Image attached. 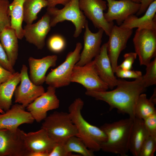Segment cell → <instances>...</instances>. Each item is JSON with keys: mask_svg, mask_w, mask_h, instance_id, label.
<instances>
[{"mask_svg": "<svg viewBox=\"0 0 156 156\" xmlns=\"http://www.w3.org/2000/svg\"><path fill=\"white\" fill-rule=\"evenodd\" d=\"M118 80L117 87L114 90L100 92L86 90L85 94L105 102L109 106L110 110L116 108L119 112L127 114L134 120L137 100L146 88L142 76L132 81Z\"/></svg>", "mask_w": 156, "mask_h": 156, "instance_id": "obj_1", "label": "cell"}, {"mask_svg": "<svg viewBox=\"0 0 156 156\" xmlns=\"http://www.w3.org/2000/svg\"><path fill=\"white\" fill-rule=\"evenodd\" d=\"M84 102L79 98L76 99L68 107V114L77 129V137L87 147L94 151L101 150V145L105 142L107 137L100 128L90 124L82 116L81 111Z\"/></svg>", "mask_w": 156, "mask_h": 156, "instance_id": "obj_2", "label": "cell"}, {"mask_svg": "<svg viewBox=\"0 0 156 156\" xmlns=\"http://www.w3.org/2000/svg\"><path fill=\"white\" fill-rule=\"evenodd\" d=\"M133 120L129 118L111 123H106L100 128L107 137L101 145V150L109 153L126 156L129 151L130 133Z\"/></svg>", "mask_w": 156, "mask_h": 156, "instance_id": "obj_3", "label": "cell"}, {"mask_svg": "<svg viewBox=\"0 0 156 156\" xmlns=\"http://www.w3.org/2000/svg\"><path fill=\"white\" fill-rule=\"evenodd\" d=\"M44 120L41 128L56 142H65L69 138L77 135L76 128L68 113L55 112Z\"/></svg>", "mask_w": 156, "mask_h": 156, "instance_id": "obj_4", "label": "cell"}, {"mask_svg": "<svg viewBox=\"0 0 156 156\" xmlns=\"http://www.w3.org/2000/svg\"><path fill=\"white\" fill-rule=\"evenodd\" d=\"M46 12L50 16L51 27L65 21L72 22L75 27L73 36L75 38L79 36L88 21L86 16L79 8V0H71L61 9L55 7H47Z\"/></svg>", "mask_w": 156, "mask_h": 156, "instance_id": "obj_5", "label": "cell"}, {"mask_svg": "<svg viewBox=\"0 0 156 156\" xmlns=\"http://www.w3.org/2000/svg\"><path fill=\"white\" fill-rule=\"evenodd\" d=\"M82 48L81 43L77 42L74 50L67 54L65 61L48 73L46 77L45 83L56 88L69 85L71 83L73 67L79 60Z\"/></svg>", "mask_w": 156, "mask_h": 156, "instance_id": "obj_6", "label": "cell"}, {"mask_svg": "<svg viewBox=\"0 0 156 156\" xmlns=\"http://www.w3.org/2000/svg\"><path fill=\"white\" fill-rule=\"evenodd\" d=\"M135 53L141 65L146 66L156 55V30L137 29L133 39Z\"/></svg>", "mask_w": 156, "mask_h": 156, "instance_id": "obj_7", "label": "cell"}, {"mask_svg": "<svg viewBox=\"0 0 156 156\" xmlns=\"http://www.w3.org/2000/svg\"><path fill=\"white\" fill-rule=\"evenodd\" d=\"M24 131L19 128L0 129V156H29L23 138Z\"/></svg>", "mask_w": 156, "mask_h": 156, "instance_id": "obj_8", "label": "cell"}, {"mask_svg": "<svg viewBox=\"0 0 156 156\" xmlns=\"http://www.w3.org/2000/svg\"><path fill=\"white\" fill-rule=\"evenodd\" d=\"M71 82L81 84L88 91H103L109 88L99 76L93 60L83 66L75 65L71 74Z\"/></svg>", "mask_w": 156, "mask_h": 156, "instance_id": "obj_9", "label": "cell"}, {"mask_svg": "<svg viewBox=\"0 0 156 156\" xmlns=\"http://www.w3.org/2000/svg\"><path fill=\"white\" fill-rule=\"evenodd\" d=\"M79 3L80 10L94 27L102 29L109 36L114 25V22H108L104 17V11L107 8L106 1L103 0H79Z\"/></svg>", "mask_w": 156, "mask_h": 156, "instance_id": "obj_10", "label": "cell"}, {"mask_svg": "<svg viewBox=\"0 0 156 156\" xmlns=\"http://www.w3.org/2000/svg\"><path fill=\"white\" fill-rule=\"evenodd\" d=\"M20 73V84L16 87L14 92V102L26 107L45 92L42 85H36L31 81L26 65H22Z\"/></svg>", "mask_w": 156, "mask_h": 156, "instance_id": "obj_11", "label": "cell"}, {"mask_svg": "<svg viewBox=\"0 0 156 156\" xmlns=\"http://www.w3.org/2000/svg\"><path fill=\"white\" fill-rule=\"evenodd\" d=\"M56 88L49 86L47 90L37 98L26 108L38 122L44 120L49 111L60 106V101L56 94Z\"/></svg>", "mask_w": 156, "mask_h": 156, "instance_id": "obj_12", "label": "cell"}, {"mask_svg": "<svg viewBox=\"0 0 156 156\" xmlns=\"http://www.w3.org/2000/svg\"><path fill=\"white\" fill-rule=\"evenodd\" d=\"M133 32V29H124L114 25L112 27L106 43L108 56L114 73L119 55L126 47Z\"/></svg>", "mask_w": 156, "mask_h": 156, "instance_id": "obj_13", "label": "cell"}, {"mask_svg": "<svg viewBox=\"0 0 156 156\" xmlns=\"http://www.w3.org/2000/svg\"><path fill=\"white\" fill-rule=\"evenodd\" d=\"M108 9L104 16L108 22L115 21L120 26L129 16L136 14L140 7V3L131 0H106Z\"/></svg>", "mask_w": 156, "mask_h": 156, "instance_id": "obj_14", "label": "cell"}, {"mask_svg": "<svg viewBox=\"0 0 156 156\" xmlns=\"http://www.w3.org/2000/svg\"><path fill=\"white\" fill-rule=\"evenodd\" d=\"M50 18L46 12L37 22L26 24L24 27V37L26 41L42 49L45 44V40L51 29Z\"/></svg>", "mask_w": 156, "mask_h": 156, "instance_id": "obj_15", "label": "cell"}, {"mask_svg": "<svg viewBox=\"0 0 156 156\" xmlns=\"http://www.w3.org/2000/svg\"><path fill=\"white\" fill-rule=\"evenodd\" d=\"M26 107L16 103L3 113H0V129H16L24 124H32L34 119Z\"/></svg>", "mask_w": 156, "mask_h": 156, "instance_id": "obj_16", "label": "cell"}, {"mask_svg": "<svg viewBox=\"0 0 156 156\" xmlns=\"http://www.w3.org/2000/svg\"><path fill=\"white\" fill-rule=\"evenodd\" d=\"M83 36L84 46L80 53L79 61L75 65L83 66L90 62L99 53L102 39L104 32L102 29L93 33L90 29L87 21L85 26Z\"/></svg>", "mask_w": 156, "mask_h": 156, "instance_id": "obj_17", "label": "cell"}, {"mask_svg": "<svg viewBox=\"0 0 156 156\" xmlns=\"http://www.w3.org/2000/svg\"><path fill=\"white\" fill-rule=\"evenodd\" d=\"M93 60L99 76L109 88L112 89L116 86L118 80L114 75L108 55L106 43L101 47L99 53Z\"/></svg>", "mask_w": 156, "mask_h": 156, "instance_id": "obj_18", "label": "cell"}, {"mask_svg": "<svg viewBox=\"0 0 156 156\" xmlns=\"http://www.w3.org/2000/svg\"><path fill=\"white\" fill-rule=\"evenodd\" d=\"M57 60L56 55H49L41 59L29 57L28 60L29 77L31 81L36 85H42L45 82L47 71L50 67L56 66Z\"/></svg>", "mask_w": 156, "mask_h": 156, "instance_id": "obj_19", "label": "cell"}, {"mask_svg": "<svg viewBox=\"0 0 156 156\" xmlns=\"http://www.w3.org/2000/svg\"><path fill=\"white\" fill-rule=\"evenodd\" d=\"M23 138L30 153L44 152L49 154L56 143L42 128L35 132H24Z\"/></svg>", "mask_w": 156, "mask_h": 156, "instance_id": "obj_20", "label": "cell"}, {"mask_svg": "<svg viewBox=\"0 0 156 156\" xmlns=\"http://www.w3.org/2000/svg\"><path fill=\"white\" fill-rule=\"evenodd\" d=\"M119 26L126 29L137 28L156 30V0L149 5L142 16L138 18L135 14L131 15Z\"/></svg>", "mask_w": 156, "mask_h": 156, "instance_id": "obj_21", "label": "cell"}, {"mask_svg": "<svg viewBox=\"0 0 156 156\" xmlns=\"http://www.w3.org/2000/svg\"><path fill=\"white\" fill-rule=\"evenodd\" d=\"M149 136L143 120L135 117L130 133L129 151L134 156H138L142 145Z\"/></svg>", "mask_w": 156, "mask_h": 156, "instance_id": "obj_22", "label": "cell"}, {"mask_svg": "<svg viewBox=\"0 0 156 156\" xmlns=\"http://www.w3.org/2000/svg\"><path fill=\"white\" fill-rule=\"evenodd\" d=\"M18 39L15 30L10 27L4 29L0 33V42L13 67L18 57Z\"/></svg>", "mask_w": 156, "mask_h": 156, "instance_id": "obj_23", "label": "cell"}, {"mask_svg": "<svg viewBox=\"0 0 156 156\" xmlns=\"http://www.w3.org/2000/svg\"><path fill=\"white\" fill-rule=\"evenodd\" d=\"M20 81V73L15 72L10 79L0 84V108L4 111L11 107L13 96Z\"/></svg>", "mask_w": 156, "mask_h": 156, "instance_id": "obj_24", "label": "cell"}, {"mask_svg": "<svg viewBox=\"0 0 156 156\" xmlns=\"http://www.w3.org/2000/svg\"><path fill=\"white\" fill-rule=\"evenodd\" d=\"M25 0H13L10 3L9 12L10 18V27L15 30L18 39L24 37L22 27L23 21V4Z\"/></svg>", "mask_w": 156, "mask_h": 156, "instance_id": "obj_25", "label": "cell"}, {"mask_svg": "<svg viewBox=\"0 0 156 156\" xmlns=\"http://www.w3.org/2000/svg\"><path fill=\"white\" fill-rule=\"evenodd\" d=\"M46 0H25L23 4V21L26 24H32L38 18L42 9L48 6Z\"/></svg>", "mask_w": 156, "mask_h": 156, "instance_id": "obj_26", "label": "cell"}, {"mask_svg": "<svg viewBox=\"0 0 156 156\" xmlns=\"http://www.w3.org/2000/svg\"><path fill=\"white\" fill-rule=\"evenodd\" d=\"M155 112V105L147 98L146 94H141L135 108V117L144 120Z\"/></svg>", "mask_w": 156, "mask_h": 156, "instance_id": "obj_27", "label": "cell"}, {"mask_svg": "<svg viewBox=\"0 0 156 156\" xmlns=\"http://www.w3.org/2000/svg\"><path fill=\"white\" fill-rule=\"evenodd\" d=\"M64 146L68 152L78 153L83 156H93V151L88 149L83 142L76 136L69 138L65 142Z\"/></svg>", "mask_w": 156, "mask_h": 156, "instance_id": "obj_28", "label": "cell"}, {"mask_svg": "<svg viewBox=\"0 0 156 156\" xmlns=\"http://www.w3.org/2000/svg\"><path fill=\"white\" fill-rule=\"evenodd\" d=\"M47 45L50 51L54 53H59L65 49L66 46V42L62 36L58 34H55L49 38L47 41Z\"/></svg>", "mask_w": 156, "mask_h": 156, "instance_id": "obj_29", "label": "cell"}, {"mask_svg": "<svg viewBox=\"0 0 156 156\" xmlns=\"http://www.w3.org/2000/svg\"><path fill=\"white\" fill-rule=\"evenodd\" d=\"M145 74L142 76L146 88L156 84V57L146 66Z\"/></svg>", "mask_w": 156, "mask_h": 156, "instance_id": "obj_30", "label": "cell"}, {"mask_svg": "<svg viewBox=\"0 0 156 156\" xmlns=\"http://www.w3.org/2000/svg\"><path fill=\"white\" fill-rule=\"evenodd\" d=\"M10 4L8 0H0V33L11 26L9 12Z\"/></svg>", "mask_w": 156, "mask_h": 156, "instance_id": "obj_31", "label": "cell"}, {"mask_svg": "<svg viewBox=\"0 0 156 156\" xmlns=\"http://www.w3.org/2000/svg\"><path fill=\"white\" fill-rule=\"evenodd\" d=\"M156 150V138L149 136L143 143L138 156H153Z\"/></svg>", "mask_w": 156, "mask_h": 156, "instance_id": "obj_32", "label": "cell"}, {"mask_svg": "<svg viewBox=\"0 0 156 156\" xmlns=\"http://www.w3.org/2000/svg\"><path fill=\"white\" fill-rule=\"evenodd\" d=\"M149 135L156 138V112L143 120Z\"/></svg>", "mask_w": 156, "mask_h": 156, "instance_id": "obj_33", "label": "cell"}, {"mask_svg": "<svg viewBox=\"0 0 156 156\" xmlns=\"http://www.w3.org/2000/svg\"><path fill=\"white\" fill-rule=\"evenodd\" d=\"M64 143L56 142L51 151L49 153V156H78L70 153L66 151Z\"/></svg>", "mask_w": 156, "mask_h": 156, "instance_id": "obj_34", "label": "cell"}, {"mask_svg": "<svg viewBox=\"0 0 156 156\" xmlns=\"http://www.w3.org/2000/svg\"><path fill=\"white\" fill-rule=\"evenodd\" d=\"M116 76L121 78H139L142 76V72L140 71L124 70L117 67L115 72Z\"/></svg>", "mask_w": 156, "mask_h": 156, "instance_id": "obj_35", "label": "cell"}, {"mask_svg": "<svg viewBox=\"0 0 156 156\" xmlns=\"http://www.w3.org/2000/svg\"><path fill=\"white\" fill-rule=\"evenodd\" d=\"M137 56L135 52H131L125 54L124 55V61L117 67L124 70H131L132 65Z\"/></svg>", "mask_w": 156, "mask_h": 156, "instance_id": "obj_36", "label": "cell"}, {"mask_svg": "<svg viewBox=\"0 0 156 156\" xmlns=\"http://www.w3.org/2000/svg\"><path fill=\"white\" fill-rule=\"evenodd\" d=\"M0 64L12 73L15 72L0 42Z\"/></svg>", "mask_w": 156, "mask_h": 156, "instance_id": "obj_37", "label": "cell"}, {"mask_svg": "<svg viewBox=\"0 0 156 156\" xmlns=\"http://www.w3.org/2000/svg\"><path fill=\"white\" fill-rule=\"evenodd\" d=\"M13 73L0 64V84L6 81L12 76Z\"/></svg>", "mask_w": 156, "mask_h": 156, "instance_id": "obj_38", "label": "cell"}, {"mask_svg": "<svg viewBox=\"0 0 156 156\" xmlns=\"http://www.w3.org/2000/svg\"><path fill=\"white\" fill-rule=\"evenodd\" d=\"M155 0H141L140 9L136 14L137 16L145 13L149 5Z\"/></svg>", "mask_w": 156, "mask_h": 156, "instance_id": "obj_39", "label": "cell"}, {"mask_svg": "<svg viewBox=\"0 0 156 156\" xmlns=\"http://www.w3.org/2000/svg\"><path fill=\"white\" fill-rule=\"evenodd\" d=\"M48 3V7H55L58 4H61L64 6L66 5L71 0H46Z\"/></svg>", "mask_w": 156, "mask_h": 156, "instance_id": "obj_40", "label": "cell"}, {"mask_svg": "<svg viewBox=\"0 0 156 156\" xmlns=\"http://www.w3.org/2000/svg\"><path fill=\"white\" fill-rule=\"evenodd\" d=\"M49 153L44 152H34L30 153L29 156H49Z\"/></svg>", "mask_w": 156, "mask_h": 156, "instance_id": "obj_41", "label": "cell"}, {"mask_svg": "<svg viewBox=\"0 0 156 156\" xmlns=\"http://www.w3.org/2000/svg\"><path fill=\"white\" fill-rule=\"evenodd\" d=\"M149 100L155 105L156 103V88L154 89V92L151 96Z\"/></svg>", "mask_w": 156, "mask_h": 156, "instance_id": "obj_42", "label": "cell"}, {"mask_svg": "<svg viewBox=\"0 0 156 156\" xmlns=\"http://www.w3.org/2000/svg\"><path fill=\"white\" fill-rule=\"evenodd\" d=\"M131 0L136 3H140L141 0Z\"/></svg>", "mask_w": 156, "mask_h": 156, "instance_id": "obj_43", "label": "cell"}, {"mask_svg": "<svg viewBox=\"0 0 156 156\" xmlns=\"http://www.w3.org/2000/svg\"><path fill=\"white\" fill-rule=\"evenodd\" d=\"M5 112V111L2 110L0 108V113H3Z\"/></svg>", "mask_w": 156, "mask_h": 156, "instance_id": "obj_44", "label": "cell"}]
</instances>
